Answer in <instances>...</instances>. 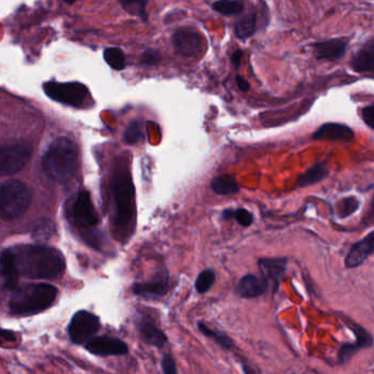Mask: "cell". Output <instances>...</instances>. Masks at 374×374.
<instances>
[{"label":"cell","mask_w":374,"mask_h":374,"mask_svg":"<svg viewBox=\"0 0 374 374\" xmlns=\"http://www.w3.org/2000/svg\"><path fill=\"white\" fill-rule=\"evenodd\" d=\"M13 250L19 273L30 279H55L63 274L65 261L57 250L44 244H26Z\"/></svg>","instance_id":"1"},{"label":"cell","mask_w":374,"mask_h":374,"mask_svg":"<svg viewBox=\"0 0 374 374\" xmlns=\"http://www.w3.org/2000/svg\"><path fill=\"white\" fill-rule=\"evenodd\" d=\"M58 289L50 284H28L11 292L8 308L15 317H28L46 311L57 298Z\"/></svg>","instance_id":"2"},{"label":"cell","mask_w":374,"mask_h":374,"mask_svg":"<svg viewBox=\"0 0 374 374\" xmlns=\"http://www.w3.org/2000/svg\"><path fill=\"white\" fill-rule=\"evenodd\" d=\"M44 172L58 183H65L75 176L78 168V152L71 139L60 137L48 147L42 161Z\"/></svg>","instance_id":"3"},{"label":"cell","mask_w":374,"mask_h":374,"mask_svg":"<svg viewBox=\"0 0 374 374\" xmlns=\"http://www.w3.org/2000/svg\"><path fill=\"white\" fill-rule=\"evenodd\" d=\"M32 189L18 180H7L0 189V214L6 221L20 218L32 203Z\"/></svg>","instance_id":"4"},{"label":"cell","mask_w":374,"mask_h":374,"mask_svg":"<svg viewBox=\"0 0 374 374\" xmlns=\"http://www.w3.org/2000/svg\"><path fill=\"white\" fill-rule=\"evenodd\" d=\"M112 196L114 201V224L127 226L134 216V187L127 170H120L112 178Z\"/></svg>","instance_id":"5"},{"label":"cell","mask_w":374,"mask_h":374,"mask_svg":"<svg viewBox=\"0 0 374 374\" xmlns=\"http://www.w3.org/2000/svg\"><path fill=\"white\" fill-rule=\"evenodd\" d=\"M100 327L102 323L96 314L86 310H81L71 317L67 326V333L73 344L85 346L90 339L97 336Z\"/></svg>","instance_id":"6"},{"label":"cell","mask_w":374,"mask_h":374,"mask_svg":"<svg viewBox=\"0 0 374 374\" xmlns=\"http://www.w3.org/2000/svg\"><path fill=\"white\" fill-rule=\"evenodd\" d=\"M43 89L48 98L60 103L75 106V108L83 106L88 96L87 87L79 82L50 81L44 85Z\"/></svg>","instance_id":"7"},{"label":"cell","mask_w":374,"mask_h":374,"mask_svg":"<svg viewBox=\"0 0 374 374\" xmlns=\"http://www.w3.org/2000/svg\"><path fill=\"white\" fill-rule=\"evenodd\" d=\"M31 154L30 147L23 143L4 147L0 150V174L9 176L18 173L28 164Z\"/></svg>","instance_id":"8"},{"label":"cell","mask_w":374,"mask_h":374,"mask_svg":"<svg viewBox=\"0 0 374 374\" xmlns=\"http://www.w3.org/2000/svg\"><path fill=\"white\" fill-rule=\"evenodd\" d=\"M85 350L89 354L98 357L125 356L129 354L127 343L109 335L94 337L85 345Z\"/></svg>","instance_id":"9"},{"label":"cell","mask_w":374,"mask_h":374,"mask_svg":"<svg viewBox=\"0 0 374 374\" xmlns=\"http://www.w3.org/2000/svg\"><path fill=\"white\" fill-rule=\"evenodd\" d=\"M135 326H137L139 337L145 344L158 348V350L167 344V335L165 334L162 329L157 326L156 322L151 315H147L142 312L137 313L135 317Z\"/></svg>","instance_id":"10"},{"label":"cell","mask_w":374,"mask_h":374,"mask_svg":"<svg viewBox=\"0 0 374 374\" xmlns=\"http://www.w3.org/2000/svg\"><path fill=\"white\" fill-rule=\"evenodd\" d=\"M73 216L79 228L91 229L98 224V216L88 192L83 191L77 195L74 203Z\"/></svg>","instance_id":"11"},{"label":"cell","mask_w":374,"mask_h":374,"mask_svg":"<svg viewBox=\"0 0 374 374\" xmlns=\"http://www.w3.org/2000/svg\"><path fill=\"white\" fill-rule=\"evenodd\" d=\"M313 141L349 143L354 141V131L342 123H325L312 135Z\"/></svg>","instance_id":"12"},{"label":"cell","mask_w":374,"mask_h":374,"mask_svg":"<svg viewBox=\"0 0 374 374\" xmlns=\"http://www.w3.org/2000/svg\"><path fill=\"white\" fill-rule=\"evenodd\" d=\"M372 254H374V230L350 247L345 257V267L352 269L361 266Z\"/></svg>","instance_id":"13"},{"label":"cell","mask_w":374,"mask_h":374,"mask_svg":"<svg viewBox=\"0 0 374 374\" xmlns=\"http://www.w3.org/2000/svg\"><path fill=\"white\" fill-rule=\"evenodd\" d=\"M286 266H288V259L286 257H278V259L263 257L258 261L259 271L263 275V278L269 287L272 286L275 292L278 289L281 278L286 274Z\"/></svg>","instance_id":"14"},{"label":"cell","mask_w":374,"mask_h":374,"mask_svg":"<svg viewBox=\"0 0 374 374\" xmlns=\"http://www.w3.org/2000/svg\"><path fill=\"white\" fill-rule=\"evenodd\" d=\"M172 44L177 53L182 56H193L200 50V36L193 29H180L174 33Z\"/></svg>","instance_id":"15"},{"label":"cell","mask_w":374,"mask_h":374,"mask_svg":"<svg viewBox=\"0 0 374 374\" xmlns=\"http://www.w3.org/2000/svg\"><path fill=\"white\" fill-rule=\"evenodd\" d=\"M0 267H1V284L4 288L13 292L17 288L20 275L13 250H4L0 259Z\"/></svg>","instance_id":"16"},{"label":"cell","mask_w":374,"mask_h":374,"mask_svg":"<svg viewBox=\"0 0 374 374\" xmlns=\"http://www.w3.org/2000/svg\"><path fill=\"white\" fill-rule=\"evenodd\" d=\"M268 289L269 285L263 277L259 278L255 275L248 274L240 279L236 287V294L244 299H254L263 296Z\"/></svg>","instance_id":"17"},{"label":"cell","mask_w":374,"mask_h":374,"mask_svg":"<svg viewBox=\"0 0 374 374\" xmlns=\"http://www.w3.org/2000/svg\"><path fill=\"white\" fill-rule=\"evenodd\" d=\"M169 279L168 276L158 277L146 282H137L132 287V290L137 296H143L146 299H158L167 294Z\"/></svg>","instance_id":"18"},{"label":"cell","mask_w":374,"mask_h":374,"mask_svg":"<svg viewBox=\"0 0 374 374\" xmlns=\"http://www.w3.org/2000/svg\"><path fill=\"white\" fill-rule=\"evenodd\" d=\"M347 44L342 40L323 41L313 44L314 54L321 61H338L346 53Z\"/></svg>","instance_id":"19"},{"label":"cell","mask_w":374,"mask_h":374,"mask_svg":"<svg viewBox=\"0 0 374 374\" xmlns=\"http://www.w3.org/2000/svg\"><path fill=\"white\" fill-rule=\"evenodd\" d=\"M350 66L356 73H374V38L368 41L350 61Z\"/></svg>","instance_id":"20"},{"label":"cell","mask_w":374,"mask_h":374,"mask_svg":"<svg viewBox=\"0 0 374 374\" xmlns=\"http://www.w3.org/2000/svg\"><path fill=\"white\" fill-rule=\"evenodd\" d=\"M329 173L331 171H329L326 162L319 161L317 164L307 168L305 172H303L301 175L296 178L294 186L298 189H305L309 186L315 185V184L324 181L329 175Z\"/></svg>","instance_id":"21"},{"label":"cell","mask_w":374,"mask_h":374,"mask_svg":"<svg viewBox=\"0 0 374 374\" xmlns=\"http://www.w3.org/2000/svg\"><path fill=\"white\" fill-rule=\"evenodd\" d=\"M197 326L201 334L205 335L207 338L212 339L213 342L222 347L223 350H233L235 348V343L226 333L213 329L212 327L207 326L203 322H198Z\"/></svg>","instance_id":"22"},{"label":"cell","mask_w":374,"mask_h":374,"mask_svg":"<svg viewBox=\"0 0 374 374\" xmlns=\"http://www.w3.org/2000/svg\"><path fill=\"white\" fill-rule=\"evenodd\" d=\"M257 30V17L256 13H248L243 18H240L234 25V32L240 40H246L254 36Z\"/></svg>","instance_id":"23"},{"label":"cell","mask_w":374,"mask_h":374,"mask_svg":"<svg viewBox=\"0 0 374 374\" xmlns=\"http://www.w3.org/2000/svg\"><path fill=\"white\" fill-rule=\"evenodd\" d=\"M213 192L218 195L222 196H228V195H234L240 192V186L237 182L230 176H219L213 180L211 183Z\"/></svg>","instance_id":"24"},{"label":"cell","mask_w":374,"mask_h":374,"mask_svg":"<svg viewBox=\"0 0 374 374\" xmlns=\"http://www.w3.org/2000/svg\"><path fill=\"white\" fill-rule=\"evenodd\" d=\"M213 10L223 15H235L243 13L244 3L240 0H218L212 5Z\"/></svg>","instance_id":"25"},{"label":"cell","mask_w":374,"mask_h":374,"mask_svg":"<svg viewBox=\"0 0 374 374\" xmlns=\"http://www.w3.org/2000/svg\"><path fill=\"white\" fill-rule=\"evenodd\" d=\"M104 58L106 63L114 71H123L127 67V59L123 50L118 48H106L104 50Z\"/></svg>","instance_id":"26"},{"label":"cell","mask_w":374,"mask_h":374,"mask_svg":"<svg viewBox=\"0 0 374 374\" xmlns=\"http://www.w3.org/2000/svg\"><path fill=\"white\" fill-rule=\"evenodd\" d=\"M120 5L129 15L147 21L146 7L148 0H119Z\"/></svg>","instance_id":"27"},{"label":"cell","mask_w":374,"mask_h":374,"mask_svg":"<svg viewBox=\"0 0 374 374\" xmlns=\"http://www.w3.org/2000/svg\"><path fill=\"white\" fill-rule=\"evenodd\" d=\"M347 324V323H346ZM349 329L354 331V336L356 338V346L358 347V350H366V348H370L373 345V337L370 334L367 329L362 327L361 325L356 324L354 322L348 323Z\"/></svg>","instance_id":"28"},{"label":"cell","mask_w":374,"mask_h":374,"mask_svg":"<svg viewBox=\"0 0 374 374\" xmlns=\"http://www.w3.org/2000/svg\"><path fill=\"white\" fill-rule=\"evenodd\" d=\"M359 201L356 197H346V199H340L336 203V215L338 218H347L359 209Z\"/></svg>","instance_id":"29"},{"label":"cell","mask_w":374,"mask_h":374,"mask_svg":"<svg viewBox=\"0 0 374 374\" xmlns=\"http://www.w3.org/2000/svg\"><path fill=\"white\" fill-rule=\"evenodd\" d=\"M215 282V274L212 269H207L203 271L197 280H195V289L199 294H203L209 292L212 288Z\"/></svg>","instance_id":"30"},{"label":"cell","mask_w":374,"mask_h":374,"mask_svg":"<svg viewBox=\"0 0 374 374\" xmlns=\"http://www.w3.org/2000/svg\"><path fill=\"white\" fill-rule=\"evenodd\" d=\"M143 137L142 126L141 123L137 121L132 122L127 127L125 134H124V139L129 145H134L139 143Z\"/></svg>","instance_id":"31"},{"label":"cell","mask_w":374,"mask_h":374,"mask_svg":"<svg viewBox=\"0 0 374 374\" xmlns=\"http://www.w3.org/2000/svg\"><path fill=\"white\" fill-rule=\"evenodd\" d=\"M234 218L236 219V221H237L240 226H245V228L246 226H251L254 222L253 214L244 208L234 210Z\"/></svg>","instance_id":"32"},{"label":"cell","mask_w":374,"mask_h":374,"mask_svg":"<svg viewBox=\"0 0 374 374\" xmlns=\"http://www.w3.org/2000/svg\"><path fill=\"white\" fill-rule=\"evenodd\" d=\"M162 369L164 374H178L176 361H174V356L170 352H166L162 356Z\"/></svg>","instance_id":"33"},{"label":"cell","mask_w":374,"mask_h":374,"mask_svg":"<svg viewBox=\"0 0 374 374\" xmlns=\"http://www.w3.org/2000/svg\"><path fill=\"white\" fill-rule=\"evenodd\" d=\"M54 226L52 224L51 221H43L38 228L34 230V236L36 239H46L48 236H51L52 231H53Z\"/></svg>","instance_id":"34"},{"label":"cell","mask_w":374,"mask_h":374,"mask_svg":"<svg viewBox=\"0 0 374 374\" xmlns=\"http://www.w3.org/2000/svg\"><path fill=\"white\" fill-rule=\"evenodd\" d=\"M160 62V54L154 50H146L141 56V63L144 65H156Z\"/></svg>","instance_id":"35"},{"label":"cell","mask_w":374,"mask_h":374,"mask_svg":"<svg viewBox=\"0 0 374 374\" xmlns=\"http://www.w3.org/2000/svg\"><path fill=\"white\" fill-rule=\"evenodd\" d=\"M361 118L362 121L374 131V103L362 108Z\"/></svg>","instance_id":"36"},{"label":"cell","mask_w":374,"mask_h":374,"mask_svg":"<svg viewBox=\"0 0 374 374\" xmlns=\"http://www.w3.org/2000/svg\"><path fill=\"white\" fill-rule=\"evenodd\" d=\"M362 224L367 226H374V194L368 207L367 213L362 219Z\"/></svg>","instance_id":"37"},{"label":"cell","mask_w":374,"mask_h":374,"mask_svg":"<svg viewBox=\"0 0 374 374\" xmlns=\"http://www.w3.org/2000/svg\"><path fill=\"white\" fill-rule=\"evenodd\" d=\"M1 338L6 342H15V339H17V335L13 331L3 329H1Z\"/></svg>","instance_id":"38"},{"label":"cell","mask_w":374,"mask_h":374,"mask_svg":"<svg viewBox=\"0 0 374 374\" xmlns=\"http://www.w3.org/2000/svg\"><path fill=\"white\" fill-rule=\"evenodd\" d=\"M236 83H237L238 88H240V90L244 91V92H247V91L249 90V88H251L249 83H248L243 77H240V75H236Z\"/></svg>","instance_id":"39"},{"label":"cell","mask_w":374,"mask_h":374,"mask_svg":"<svg viewBox=\"0 0 374 374\" xmlns=\"http://www.w3.org/2000/svg\"><path fill=\"white\" fill-rule=\"evenodd\" d=\"M242 57H243V52H242V50H236L235 53L233 54L232 63L234 64L235 68L240 67V61H242Z\"/></svg>","instance_id":"40"},{"label":"cell","mask_w":374,"mask_h":374,"mask_svg":"<svg viewBox=\"0 0 374 374\" xmlns=\"http://www.w3.org/2000/svg\"><path fill=\"white\" fill-rule=\"evenodd\" d=\"M242 369H243L244 374H258L255 371V369H254L251 366L246 364V362H243V364H242Z\"/></svg>","instance_id":"41"},{"label":"cell","mask_w":374,"mask_h":374,"mask_svg":"<svg viewBox=\"0 0 374 374\" xmlns=\"http://www.w3.org/2000/svg\"><path fill=\"white\" fill-rule=\"evenodd\" d=\"M63 1H65V3H69V5H73V3H76V1H78V0H63Z\"/></svg>","instance_id":"42"}]
</instances>
